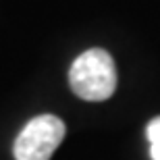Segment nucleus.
<instances>
[{
  "label": "nucleus",
  "mask_w": 160,
  "mask_h": 160,
  "mask_svg": "<svg viewBox=\"0 0 160 160\" xmlns=\"http://www.w3.org/2000/svg\"><path fill=\"white\" fill-rule=\"evenodd\" d=\"M73 94L81 100L102 102L108 100L117 89V69L112 56L102 48H89L73 60L69 71Z\"/></svg>",
  "instance_id": "f257e3e1"
},
{
  "label": "nucleus",
  "mask_w": 160,
  "mask_h": 160,
  "mask_svg": "<svg viewBox=\"0 0 160 160\" xmlns=\"http://www.w3.org/2000/svg\"><path fill=\"white\" fill-rule=\"evenodd\" d=\"M65 139V123L54 114H40L25 125L15 139V160H50Z\"/></svg>",
  "instance_id": "f03ea898"
},
{
  "label": "nucleus",
  "mask_w": 160,
  "mask_h": 160,
  "mask_svg": "<svg viewBox=\"0 0 160 160\" xmlns=\"http://www.w3.org/2000/svg\"><path fill=\"white\" fill-rule=\"evenodd\" d=\"M146 135H148V142H150V156H152V160H160V117L150 121Z\"/></svg>",
  "instance_id": "7ed1b4c3"
}]
</instances>
